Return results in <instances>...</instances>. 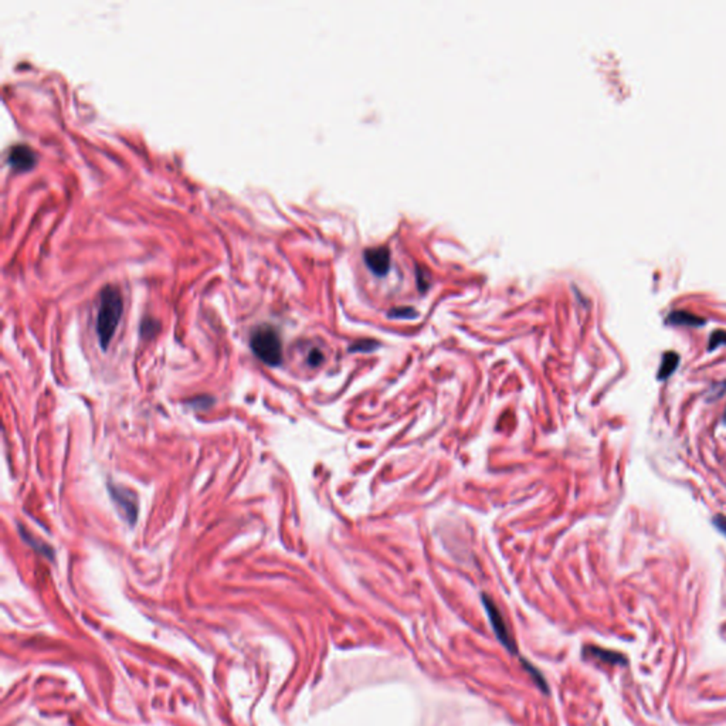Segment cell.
Instances as JSON below:
<instances>
[{
  "instance_id": "cell-9",
  "label": "cell",
  "mask_w": 726,
  "mask_h": 726,
  "mask_svg": "<svg viewBox=\"0 0 726 726\" xmlns=\"http://www.w3.org/2000/svg\"><path fill=\"white\" fill-rule=\"evenodd\" d=\"M586 652H589L590 657L602 660L604 662H610V664H623L624 662V658L620 654H616V652H611V651H606V650H600L597 647H589V648H586Z\"/></svg>"
},
{
  "instance_id": "cell-13",
  "label": "cell",
  "mask_w": 726,
  "mask_h": 726,
  "mask_svg": "<svg viewBox=\"0 0 726 726\" xmlns=\"http://www.w3.org/2000/svg\"><path fill=\"white\" fill-rule=\"evenodd\" d=\"M722 421H723V423H726V409H725V411H723V417H722Z\"/></svg>"
},
{
  "instance_id": "cell-2",
  "label": "cell",
  "mask_w": 726,
  "mask_h": 726,
  "mask_svg": "<svg viewBox=\"0 0 726 726\" xmlns=\"http://www.w3.org/2000/svg\"><path fill=\"white\" fill-rule=\"evenodd\" d=\"M254 355L269 366H279L283 361V345L279 332L271 327L257 328L250 339Z\"/></svg>"
},
{
  "instance_id": "cell-11",
  "label": "cell",
  "mask_w": 726,
  "mask_h": 726,
  "mask_svg": "<svg viewBox=\"0 0 726 726\" xmlns=\"http://www.w3.org/2000/svg\"><path fill=\"white\" fill-rule=\"evenodd\" d=\"M713 525L718 528L719 532H722L726 537V517L725 515H716L713 518Z\"/></svg>"
},
{
  "instance_id": "cell-6",
  "label": "cell",
  "mask_w": 726,
  "mask_h": 726,
  "mask_svg": "<svg viewBox=\"0 0 726 726\" xmlns=\"http://www.w3.org/2000/svg\"><path fill=\"white\" fill-rule=\"evenodd\" d=\"M36 162L35 152L26 145H15L9 151V163L18 170L32 169Z\"/></svg>"
},
{
  "instance_id": "cell-1",
  "label": "cell",
  "mask_w": 726,
  "mask_h": 726,
  "mask_svg": "<svg viewBox=\"0 0 726 726\" xmlns=\"http://www.w3.org/2000/svg\"><path fill=\"white\" fill-rule=\"evenodd\" d=\"M122 311L124 303L119 290L114 286H107L101 291L100 308L97 314V335L103 349H107L111 344L119 325Z\"/></svg>"
},
{
  "instance_id": "cell-5",
  "label": "cell",
  "mask_w": 726,
  "mask_h": 726,
  "mask_svg": "<svg viewBox=\"0 0 726 726\" xmlns=\"http://www.w3.org/2000/svg\"><path fill=\"white\" fill-rule=\"evenodd\" d=\"M110 491H111L112 500H115V503L122 508V511H124L125 517L129 520V522L134 524L136 520V515H138V505H136V500H135L134 494L129 493L128 490H125L122 487H117V486H110Z\"/></svg>"
},
{
  "instance_id": "cell-8",
  "label": "cell",
  "mask_w": 726,
  "mask_h": 726,
  "mask_svg": "<svg viewBox=\"0 0 726 726\" xmlns=\"http://www.w3.org/2000/svg\"><path fill=\"white\" fill-rule=\"evenodd\" d=\"M678 363H679L678 353H675V352H665L664 356H662L661 366H660V370L657 373V377L660 380H665L668 376H671L675 372Z\"/></svg>"
},
{
  "instance_id": "cell-12",
  "label": "cell",
  "mask_w": 726,
  "mask_h": 726,
  "mask_svg": "<svg viewBox=\"0 0 726 726\" xmlns=\"http://www.w3.org/2000/svg\"><path fill=\"white\" fill-rule=\"evenodd\" d=\"M322 359H324V356H322V353H321L318 349H314V351L308 355V361H310V363H311L312 366H318V365L322 362Z\"/></svg>"
},
{
  "instance_id": "cell-7",
  "label": "cell",
  "mask_w": 726,
  "mask_h": 726,
  "mask_svg": "<svg viewBox=\"0 0 726 726\" xmlns=\"http://www.w3.org/2000/svg\"><path fill=\"white\" fill-rule=\"evenodd\" d=\"M672 325H685V327H701L705 324V320L691 314L688 311H674L668 315L667 320Z\"/></svg>"
},
{
  "instance_id": "cell-4",
  "label": "cell",
  "mask_w": 726,
  "mask_h": 726,
  "mask_svg": "<svg viewBox=\"0 0 726 726\" xmlns=\"http://www.w3.org/2000/svg\"><path fill=\"white\" fill-rule=\"evenodd\" d=\"M363 257L368 266L376 274H386L390 267V252L386 246L377 245L366 247L363 252Z\"/></svg>"
},
{
  "instance_id": "cell-3",
  "label": "cell",
  "mask_w": 726,
  "mask_h": 726,
  "mask_svg": "<svg viewBox=\"0 0 726 726\" xmlns=\"http://www.w3.org/2000/svg\"><path fill=\"white\" fill-rule=\"evenodd\" d=\"M482 603H484V607H486L487 610V614H488V619L491 621V626H493V630L497 636V638L511 651V652H517V644H515V640L501 614V611L498 610L497 604L488 597L484 595L482 596Z\"/></svg>"
},
{
  "instance_id": "cell-10",
  "label": "cell",
  "mask_w": 726,
  "mask_h": 726,
  "mask_svg": "<svg viewBox=\"0 0 726 726\" xmlns=\"http://www.w3.org/2000/svg\"><path fill=\"white\" fill-rule=\"evenodd\" d=\"M722 344H726V332L725 331H715L710 335V339H709V351L716 349Z\"/></svg>"
}]
</instances>
